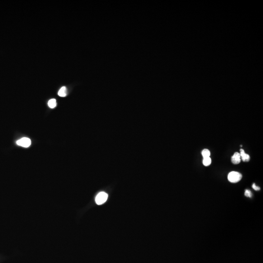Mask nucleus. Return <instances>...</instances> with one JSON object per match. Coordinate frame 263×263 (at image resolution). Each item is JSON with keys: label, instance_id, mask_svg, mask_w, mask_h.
<instances>
[{"label": "nucleus", "instance_id": "1", "mask_svg": "<svg viewBox=\"0 0 263 263\" xmlns=\"http://www.w3.org/2000/svg\"><path fill=\"white\" fill-rule=\"evenodd\" d=\"M242 175L240 173L237 172H231L229 173L227 178L231 183H237L241 180Z\"/></svg>", "mask_w": 263, "mask_h": 263}, {"label": "nucleus", "instance_id": "2", "mask_svg": "<svg viewBox=\"0 0 263 263\" xmlns=\"http://www.w3.org/2000/svg\"><path fill=\"white\" fill-rule=\"evenodd\" d=\"M108 195L105 192L99 193L95 197V202L98 205H102L107 201Z\"/></svg>", "mask_w": 263, "mask_h": 263}, {"label": "nucleus", "instance_id": "3", "mask_svg": "<svg viewBox=\"0 0 263 263\" xmlns=\"http://www.w3.org/2000/svg\"><path fill=\"white\" fill-rule=\"evenodd\" d=\"M17 144L23 147L27 148L30 146L31 140L27 137H23L17 141Z\"/></svg>", "mask_w": 263, "mask_h": 263}, {"label": "nucleus", "instance_id": "4", "mask_svg": "<svg viewBox=\"0 0 263 263\" xmlns=\"http://www.w3.org/2000/svg\"><path fill=\"white\" fill-rule=\"evenodd\" d=\"M231 160L233 164H239L240 163L241 160L240 153L235 152L233 156L231 157Z\"/></svg>", "mask_w": 263, "mask_h": 263}, {"label": "nucleus", "instance_id": "5", "mask_svg": "<svg viewBox=\"0 0 263 263\" xmlns=\"http://www.w3.org/2000/svg\"><path fill=\"white\" fill-rule=\"evenodd\" d=\"M240 151L241 159L244 162H249L250 160V156L248 154H246L243 149H241Z\"/></svg>", "mask_w": 263, "mask_h": 263}, {"label": "nucleus", "instance_id": "6", "mask_svg": "<svg viewBox=\"0 0 263 263\" xmlns=\"http://www.w3.org/2000/svg\"><path fill=\"white\" fill-rule=\"evenodd\" d=\"M58 95L60 97H64L67 95V89L65 87H62L58 92Z\"/></svg>", "mask_w": 263, "mask_h": 263}, {"label": "nucleus", "instance_id": "7", "mask_svg": "<svg viewBox=\"0 0 263 263\" xmlns=\"http://www.w3.org/2000/svg\"><path fill=\"white\" fill-rule=\"evenodd\" d=\"M211 159L210 157L208 158H204L203 160V165L205 166H208L211 164Z\"/></svg>", "mask_w": 263, "mask_h": 263}, {"label": "nucleus", "instance_id": "8", "mask_svg": "<svg viewBox=\"0 0 263 263\" xmlns=\"http://www.w3.org/2000/svg\"><path fill=\"white\" fill-rule=\"evenodd\" d=\"M49 107L51 108H55L57 105V102H56V100L55 99H51L50 100L48 103Z\"/></svg>", "mask_w": 263, "mask_h": 263}, {"label": "nucleus", "instance_id": "9", "mask_svg": "<svg viewBox=\"0 0 263 263\" xmlns=\"http://www.w3.org/2000/svg\"><path fill=\"white\" fill-rule=\"evenodd\" d=\"M202 155L203 158H208L211 155V153L208 149H204L202 151Z\"/></svg>", "mask_w": 263, "mask_h": 263}, {"label": "nucleus", "instance_id": "10", "mask_svg": "<svg viewBox=\"0 0 263 263\" xmlns=\"http://www.w3.org/2000/svg\"><path fill=\"white\" fill-rule=\"evenodd\" d=\"M245 196H247V197H249V198L252 197V192H251V191H249V190L246 189V190H245Z\"/></svg>", "mask_w": 263, "mask_h": 263}, {"label": "nucleus", "instance_id": "11", "mask_svg": "<svg viewBox=\"0 0 263 263\" xmlns=\"http://www.w3.org/2000/svg\"><path fill=\"white\" fill-rule=\"evenodd\" d=\"M252 188L254 190H255V191H259V190H260V188L259 187H258V186H257L255 183H253L252 186Z\"/></svg>", "mask_w": 263, "mask_h": 263}]
</instances>
